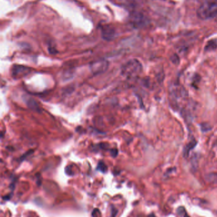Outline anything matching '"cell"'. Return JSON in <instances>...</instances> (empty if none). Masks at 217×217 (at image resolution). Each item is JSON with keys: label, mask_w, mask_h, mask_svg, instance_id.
<instances>
[{"label": "cell", "mask_w": 217, "mask_h": 217, "mask_svg": "<svg viewBox=\"0 0 217 217\" xmlns=\"http://www.w3.org/2000/svg\"><path fill=\"white\" fill-rule=\"evenodd\" d=\"M201 130L204 131V132H206V131H208L211 130V126L208 123H202L201 124Z\"/></svg>", "instance_id": "4fadbf2b"}, {"label": "cell", "mask_w": 217, "mask_h": 217, "mask_svg": "<svg viewBox=\"0 0 217 217\" xmlns=\"http://www.w3.org/2000/svg\"><path fill=\"white\" fill-rule=\"evenodd\" d=\"M170 95L171 98L173 103H176L175 105L177 104L180 100H185L187 98L188 94L185 89L182 86L177 84H174L170 88Z\"/></svg>", "instance_id": "3957f363"}, {"label": "cell", "mask_w": 217, "mask_h": 217, "mask_svg": "<svg viewBox=\"0 0 217 217\" xmlns=\"http://www.w3.org/2000/svg\"><path fill=\"white\" fill-rule=\"evenodd\" d=\"M206 180L211 184H217V173H208L205 177Z\"/></svg>", "instance_id": "30bf717a"}, {"label": "cell", "mask_w": 217, "mask_h": 217, "mask_svg": "<svg viewBox=\"0 0 217 217\" xmlns=\"http://www.w3.org/2000/svg\"><path fill=\"white\" fill-rule=\"evenodd\" d=\"M197 16L202 20L213 19L217 17V2H206L197 10Z\"/></svg>", "instance_id": "7a4b0ae2"}, {"label": "cell", "mask_w": 217, "mask_h": 217, "mask_svg": "<svg viewBox=\"0 0 217 217\" xmlns=\"http://www.w3.org/2000/svg\"><path fill=\"white\" fill-rule=\"evenodd\" d=\"M103 38L106 40H111L115 36V31L112 27H106L102 30Z\"/></svg>", "instance_id": "8992f818"}, {"label": "cell", "mask_w": 217, "mask_h": 217, "mask_svg": "<svg viewBox=\"0 0 217 217\" xmlns=\"http://www.w3.org/2000/svg\"><path fill=\"white\" fill-rule=\"evenodd\" d=\"M142 70L143 66L141 62L136 59H131L122 66L121 73L127 79H134L140 75Z\"/></svg>", "instance_id": "6da1fadb"}, {"label": "cell", "mask_w": 217, "mask_h": 217, "mask_svg": "<svg viewBox=\"0 0 217 217\" xmlns=\"http://www.w3.org/2000/svg\"><path fill=\"white\" fill-rule=\"evenodd\" d=\"M112 217H115L117 213V211H117L116 209H115V208H113L112 209Z\"/></svg>", "instance_id": "2e32d148"}, {"label": "cell", "mask_w": 217, "mask_h": 217, "mask_svg": "<svg viewBox=\"0 0 217 217\" xmlns=\"http://www.w3.org/2000/svg\"><path fill=\"white\" fill-rule=\"evenodd\" d=\"M148 217H155V215L154 214H150V215H148Z\"/></svg>", "instance_id": "ac0fdd59"}, {"label": "cell", "mask_w": 217, "mask_h": 217, "mask_svg": "<svg viewBox=\"0 0 217 217\" xmlns=\"http://www.w3.org/2000/svg\"><path fill=\"white\" fill-rule=\"evenodd\" d=\"M217 48V39L211 40L208 42L207 45L205 47L206 51H211Z\"/></svg>", "instance_id": "ba28073f"}, {"label": "cell", "mask_w": 217, "mask_h": 217, "mask_svg": "<svg viewBox=\"0 0 217 217\" xmlns=\"http://www.w3.org/2000/svg\"><path fill=\"white\" fill-rule=\"evenodd\" d=\"M97 170L100 171V172H103V173H105L106 171H107L108 170V168L107 166H106V165L104 163L101 161L99 162L98 163V167H97Z\"/></svg>", "instance_id": "7c38bea8"}, {"label": "cell", "mask_w": 217, "mask_h": 217, "mask_svg": "<svg viewBox=\"0 0 217 217\" xmlns=\"http://www.w3.org/2000/svg\"><path fill=\"white\" fill-rule=\"evenodd\" d=\"M184 217H190V216H188V215L187 214V213H185V214L184 215Z\"/></svg>", "instance_id": "d6986e66"}, {"label": "cell", "mask_w": 217, "mask_h": 217, "mask_svg": "<svg viewBox=\"0 0 217 217\" xmlns=\"http://www.w3.org/2000/svg\"><path fill=\"white\" fill-rule=\"evenodd\" d=\"M12 194H11V195H10V194L9 195H6V196H5V197H3V200H6V201H7V200H10V198H11V197H12Z\"/></svg>", "instance_id": "e0dca14e"}, {"label": "cell", "mask_w": 217, "mask_h": 217, "mask_svg": "<svg viewBox=\"0 0 217 217\" xmlns=\"http://www.w3.org/2000/svg\"><path fill=\"white\" fill-rule=\"evenodd\" d=\"M196 144H197V142L195 141V140L193 139L186 145V147H185V149H184V155L186 157H187V156H188L189 151L191 150V149H192L193 148L195 147V145H196Z\"/></svg>", "instance_id": "9c48e42d"}, {"label": "cell", "mask_w": 217, "mask_h": 217, "mask_svg": "<svg viewBox=\"0 0 217 217\" xmlns=\"http://www.w3.org/2000/svg\"><path fill=\"white\" fill-rule=\"evenodd\" d=\"M27 104L31 109L34 110V111H38V110L40 109L37 102L34 100H33V98H29V100H28L27 102Z\"/></svg>", "instance_id": "8fae6325"}, {"label": "cell", "mask_w": 217, "mask_h": 217, "mask_svg": "<svg viewBox=\"0 0 217 217\" xmlns=\"http://www.w3.org/2000/svg\"><path fill=\"white\" fill-rule=\"evenodd\" d=\"M29 72V69L20 66H15L12 69V75L15 77L20 76L22 77L26 75Z\"/></svg>", "instance_id": "5b68a950"}, {"label": "cell", "mask_w": 217, "mask_h": 217, "mask_svg": "<svg viewBox=\"0 0 217 217\" xmlns=\"http://www.w3.org/2000/svg\"><path fill=\"white\" fill-rule=\"evenodd\" d=\"M177 213L179 215H185V209L183 207H179L177 209Z\"/></svg>", "instance_id": "5bb4252c"}, {"label": "cell", "mask_w": 217, "mask_h": 217, "mask_svg": "<svg viewBox=\"0 0 217 217\" xmlns=\"http://www.w3.org/2000/svg\"><path fill=\"white\" fill-rule=\"evenodd\" d=\"M171 61L174 63H178L180 62V60L176 55H175L173 57H172L171 58Z\"/></svg>", "instance_id": "9a60e30c"}, {"label": "cell", "mask_w": 217, "mask_h": 217, "mask_svg": "<svg viewBox=\"0 0 217 217\" xmlns=\"http://www.w3.org/2000/svg\"><path fill=\"white\" fill-rule=\"evenodd\" d=\"M113 1L118 5H121L127 8H133L135 5L134 0H113Z\"/></svg>", "instance_id": "52a82bcc"}, {"label": "cell", "mask_w": 217, "mask_h": 217, "mask_svg": "<svg viewBox=\"0 0 217 217\" xmlns=\"http://www.w3.org/2000/svg\"><path fill=\"white\" fill-rule=\"evenodd\" d=\"M109 63L108 61L105 60H100L92 62L90 66V69L92 74H100L107 70L108 67Z\"/></svg>", "instance_id": "277c9868"}]
</instances>
